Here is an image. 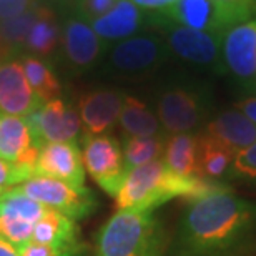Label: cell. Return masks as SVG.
Segmentation results:
<instances>
[{"label":"cell","mask_w":256,"mask_h":256,"mask_svg":"<svg viewBox=\"0 0 256 256\" xmlns=\"http://www.w3.org/2000/svg\"><path fill=\"white\" fill-rule=\"evenodd\" d=\"M256 238V203L228 185L188 202L176 233V256H233Z\"/></svg>","instance_id":"6da1fadb"},{"label":"cell","mask_w":256,"mask_h":256,"mask_svg":"<svg viewBox=\"0 0 256 256\" xmlns=\"http://www.w3.org/2000/svg\"><path fill=\"white\" fill-rule=\"evenodd\" d=\"M216 182H206L198 176H180L170 172L165 162L155 160L130 168L115 196L116 212L136 210L153 212L173 198L193 200L213 188Z\"/></svg>","instance_id":"7a4b0ae2"},{"label":"cell","mask_w":256,"mask_h":256,"mask_svg":"<svg viewBox=\"0 0 256 256\" xmlns=\"http://www.w3.org/2000/svg\"><path fill=\"white\" fill-rule=\"evenodd\" d=\"M168 240L153 212L120 210L96 233L94 256H163Z\"/></svg>","instance_id":"3957f363"},{"label":"cell","mask_w":256,"mask_h":256,"mask_svg":"<svg viewBox=\"0 0 256 256\" xmlns=\"http://www.w3.org/2000/svg\"><path fill=\"white\" fill-rule=\"evenodd\" d=\"M254 12V7L233 5L222 0H176L162 14L182 27L224 35L234 25L248 22Z\"/></svg>","instance_id":"277c9868"},{"label":"cell","mask_w":256,"mask_h":256,"mask_svg":"<svg viewBox=\"0 0 256 256\" xmlns=\"http://www.w3.org/2000/svg\"><path fill=\"white\" fill-rule=\"evenodd\" d=\"M82 143V160L85 172L102 190L115 198L128 172L120 142L105 133L84 135Z\"/></svg>","instance_id":"5b68a950"},{"label":"cell","mask_w":256,"mask_h":256,"mask_svg":"<svg viewBox=\"0 0 256 256\" xmlns=\"http://www.w3.org/2000/svg\"><path fill=\"white\" fill-rule=\"evenodd\" d=\"M18 188L44 206L54 208L72 220H84L98 208V200L90 188L74 186L48 176L34 175Z\"/></svg>","instance_id":"8992f818"},{"label":"cell","mask_w":256,"mask_h":256,"mask_svg":"<svg viewBox=\"0 0 256 256\" xmlns=\"http://www.w3.org/2000/svg\"><path fill=\"white\" fill-rule=\"evenodd\" d=\"M45 206L25 194L18 186L0 196V238L15 250L32 242L35 223L42 218Z\"/></svg>","instance_id":"52a82bcc"},{"label":"cell","mask_w":256,"mask_h":256,"mask_svg":"<svg viewBox=\"0 0 256 256\" xmlns=\"http://www.w3.org/2000/svg\"><path fill=\"white\" fill-rule=\"evenodd\" d=\"M156 112L158 122L166 133H192L204 118L206 104L196 90L172 86L158 96Z\"/></svg>","instance_id":"ba28073f"},{"label":"cell","mask_w":256,"mask_h":256,"mask_svg":"<svg viewBox=\"0 0 256 256\" xmlns=\"http://www.w3.org/2000/svg\"><path fill=\"white\" fill-rule=\"evenodd\" d=\"M25 120L40 145L55 142H76L82 132L78 112L62 98H54L44 104Z\"/></svg>","instance_id":"9c48e42d"},{"label":"cell","mask_w":256,"mask_h":256,"mask_svg":"<svg viewBox=\"0 0 256 256\" xmlns=\"http://www.w3.org/2000/svg\"><path fill=\"white\" fill-rule=\"evenodd\" d=\"M222 44L223 35L194 30L182 25H173L168 30V47L172 52L186 62L204 68L222 70Z\"/></svg>","instance_id":"30bf717a"},{"label":"cell","mask_w":256,"mask_h":256,"mask_svg":"<svg viewBox=\"0 0 256 256\" xmlns=\"http://www.w3.org/2000/svg\"><path fill=\"white\" fill-rule=\"evenodd\" d=\"M223 65L238 80L252 86L256 82V18L234 25L223 35Z\"/></svg>","instance_id":"8fae6325"},{"label":"cell","mask_w":256,"mask_h":256,"mask_svg":"<svg viewBox=\"0 0 256 256\" xmlns=\"http://www.w3.org/2000/svg\"><path fill=\"white\" fill-rule=\"evenodd\" d=\"M35 175L48 176L74 186H85V166L76 142L42 145L35 163Z\"/></svg>","instance_id":"7c38bea8"},{"label":"cell","mask_w":256,"mask_h":256,"mask_svg":"<svg viewBox=\"0 0 256 256\" xmlns=\"http://www.w3.org/2000/svg\"><path fill=\"white\" fill-rule=\"evenodd\" d=\"M125 95L120 90L98 88L78 98V115L84 135H105L118 122Z\"/></svg>","instance_id":"4fadbf2b"},{"label":"cell","mask_w":256,"mask_h":256,"mask_svg":"<svg viewBox=\"0 0 256 256\" xmlns=\"http://www.w3.org/2000/svg\"><path fill=\"white\" fill-rule=\"evenodd\" d=\"M42 105L25 76L22 62L12 58L0 62V112L27 118Z\"/></svg>","instance_id":"5bb4252c"},{"label":"cell","mask_w":256,"mask_h":256,"mask_svg":"<svg viewBox=\"0 0 256 256\" xmlns=\"http://www.w3.org/2000/svg\"><path fill=\"white\" fill-rule=\"evenodd\" d=\"M40 148L42 145L34 136L24 116L0 112V158L14 165L32 168L35 172Z\"/></svg>","instance_id":"9a60e30c"},{"label":"cell","mask_w":256,"mask_h":256,"mask_svg":"<svg viewBox=\"0 0 256 256\" xmlns=\"http://www.w3.org/2000/svg\"><path fill=\"white\" fill-rule=\"evenodd\" d=\"M166 50L160 40L152 37H133L116 44L112 50L110 60L118 72L142 74L162 64Z\"/></svg>","instance_id":"2e32d148"},{"label":"cell","mask_w":256,"mask_h":256,"mask_svg":"<svg viewBox=\"0 0 256 256\" xmlns=\"http://www.w3.org/2000/svg\"><path fill=\"white\" fill-rule=\"evenodd\" d=\"M204 135L236 155L256 142V125L240 110H226L208 122Z\"/></svg>","instance_id":"e0dca14e"},{"label":"cell","mask_w":256,"mask_h":256,"mask_svg":"<svg viewBox=\"0 0 256 256\" xmlns=\"http://www.w3.org/2000/svg\"><path fill=\"white\" fill-rule=\"evenodd\" d=\"M78 238L80 230L75 220L48 206H45L42 218L35 223L32 233V243L65 250H82Z\"/></svg>","instance_id":"ac0fdd59"},{"label":"cell","mask_w":256,"mask_h":256,"mask_svg":"<svg viewBox=\"0 0 256 256\" xmlns=\"http://www.w3.org/2000/svg\"><path fill=\"white\" fill-rule=\"evenodd\" d=\"M64 47L68 62L76 68H88L102 54L100 37L85 20L70 18L64 30Z\"/></svg>","instance_id":"d6986e66"},{"label":"cell","mask_w":256,"mask_h":256,"mask_svg":"<svg viewBox=\"0 0 256 256\" xmlns=\"http://www.w3.org/2000/svg\"><path fill=\"white\" fill-rule=\"evenodd\" d=\"M142 25V10L132 0H118L115 7L104 17L92 22V28L105 40H120L130 37Z\"/></svg>","instance_id":"ffe728a7"},{"label":"cell","mask_w":256,"mask_h":256,"mask_svg":"<svg viewBox=\"0 0 256 256\" xmlns=\"http://www.w3.org/2000/svg\"><path fill=\"white\" fill-rule=\"evenodd\" d=\"M163 162L175 175L198 176V136L193 133L172 135L165 142Z\"/></svg>","instance_id":"44dd1931"},{"label":"cell","mask_w":256,"mask_h":256,"mask_svg":"<svg viewBox=\"0 0 256 256\" xmlns=\"http://www.w3.org/2000/svg\"><path fill=\"white\" fill-rule=\"evenodd\" d=\"M118 125L125 136H160L162 125L155 114L135 96L125 95Z\"/></svg>","instance_id":"7402d4cb"},{"label":"cell","mask_w":256,"mask_h":256,"mask_svg":"<svg viewBox=\"0 0 256 256\" xmlns=\"http://www.w3.org/2000/svg\"><path fill=\"white\" fill-rule=\"evenodd\" d=\"M198 136V176L206 182H218L228 176L233 165L234 155L208 135L200 133Z\"/></svg>","instance_id":"603a6c76"},{"label":"cell","mask_w":256,"mask_h":256,"mask_svg":"<svg viewBox=\"0 0 256 256\" xmlns=\"http://www.w3.org/2000/svg\"><path fill=\"white\" fill-rule=\"evenodd\" d=\"M22 66L34 94L38 96L42 104L58 98L62 94V84L47 62L40 60L35 55H25L22 58Z\"/></svg>","instance_id":"cb8c5ba5"},{"label":"cell","mask_w":256,"mask_h":256,"mask_svg":"<svg viewBox=\"0 0 256 256\" xmlns=\"http://www.w3.org/2000/svg\"><path fill=\"white\" fill-rule=\"evenodd\" d=\"M58 44V27L55 22V15L50 8L40 5L38 17L30 30L25 47L28 52L38 57H47L55 50Z\"/></svg>","instance_id":"d4e9b609"},{"label":"cell","mask_w":256,"mask_h":256,"mask_svg":"<svg viewBox=\"0 0 256 256\" xmlns=\"http://www.w3.org/2000/svg\"><path fill=\"white\" fill-rule=\"evenodd\" d=\"M124 158L126 168H135L145 163L162 160L165 153V138L160 136H125Z\"/></svg>","instance_id":"484cf974"},{"label":"cell","mask_w":256,"mask_h":256,"mask_svg":"<svg viewBox=\"0 0 256 256\" xmlns=\"http://www.w3.org/2000/svg\"><path fill=\"white\" fill-rule=\"evenodd\" d=\"M38 10L40 5L37 4L34 8H30L28 12L22 15H17V17L7 20H0V42L5 44V47L8 50L25 47L30 30H32L35 20L38 17Z\"/></svg>","instance_id":"4316f807"},{"label":"cell","mask_w":256,"mask_h":256,"mask_svg":"<svg viewBox=\"0 0 256 256\" xmlns=\"http://www.w3.org/2000/svg\"><path fill=\"white\" fill-rule=\"evenodd\" d=\"M228 178L246 183L256 190V142L234 155Z\"/></svg>","instance_id":"83f0119b"},{"label":"cell","mask_w":256,"mask_h":256,"mask_svg":"<svg viewBox=\"0 0 256 256\" xmlns=\"http://www.w3.org/2000/svg\"><path fill=\"white\" fill-rule=\"evenodd\" d=\"M34 175L35 172L32 168L14 165V163H8L4 158H0V196L12 188L22 185L25 180L32 178Z\"/></svg>","instance_id":"f1b7e54d"},{"label":"cell","mask_w":256,"mask_h":256,"mask_svg":"<svg viewBox=\"0 0 256 256\" xmlns=\"http://www.w3.org/2000/svg\"><path fill=\"white\" fill-rule=\"evenodd\" d=\"M18 256H76L80 254L82 250H65V248H54L47 244L32 243L25 244L24 248L17 250Z\"/></svg>","instance_id":"f546056e"},{"label":"cell","mask_w":256,"mask_h":256,"mask_svg":"<svg viewBox=\"0 0 256 256\" xmlns=\"http://www.w3.org/2000/svg\"><path fill=\"white\" fill-rule=\"evenodd\" d=\"M118 0H82V12L92 22L108 14Z\"/></svg>","instance_id":"4dcf8cb0"},{"label":"cell","mask_w":256,"mask_h":256,"mask_svg":"<svg viewBox=\"0 0 256 256\" xmlns=\"http://www.w3.org/2000/svg\"><path fill=\"white\" fill-rule=\"evenodd\" d=\"M37 2L34 0H0V20H7L22 15L34 8Z\"/></svg>","instance_id":"1f68e13d"},{"label":"cell","mask_w":256,"mask_h":256,"mask_svg":"<svg viewBox=\"0 0 256 256\" xmlns=\"http://www.w3.org/2000/svg\"><path fill=\"white\" fill-rule=\"evenodd\" d=\"M236 106L248 120H252L256 125V96H248V98L238 102Z\"/></svg>","instance_id":"d6a6232c"},{"label":"cell","mask_w":256,"mask_h":256,"mask_svg":"<svg viewBox=\"0 0 256 256\" xmlns=\"http://www.w3.org/2000/svg\"><path fill=\"white\" fill-rule=\"evenodd\" d=\"M0 256H18V252L12 244H8L5 240L0 238Z\"/></svg>","instance_id":"836d02e7"},{"label":"cell","mask_w":256,"mask_h":256,"mask_svg":"<svg viewBox=\"0 0 256 256\" xmlns=\"http://www.w3.org/2000/svg\"><path fill=\"white\" fill-rule=\"evenodd\" d=\"M222 2L233 4V5H243V7H254L256 8V0H222Z\"/></svg>","instance_id":"e575fe53"},{"label":"cell","mask_w":256,"mask_h":256,"mask_svg":"<svg viewBox=\"0 0 256 256\" xmlns=\"http://www.w3.org/2000/svg\"><path fill=\"white\" fill-rule=\"evenodd\" d=\"M252 88H253V90H256V82H254V84L252 85Z\"/></svg>","instance_id":"d590c367"},{"label":"cell","mask_w":256,"mask_h":256,"mask_svg":"<svg viewBox=\"0 0 256 256\" xmlns=\"http://www.w3.org/2000/svg\"><path fill=\"white\" fill-rule=\"evenodd\" d=\"M0 47H2V42H0Z\"/></svg>","instance_id":"8d00e7d4"}]
</instances>
